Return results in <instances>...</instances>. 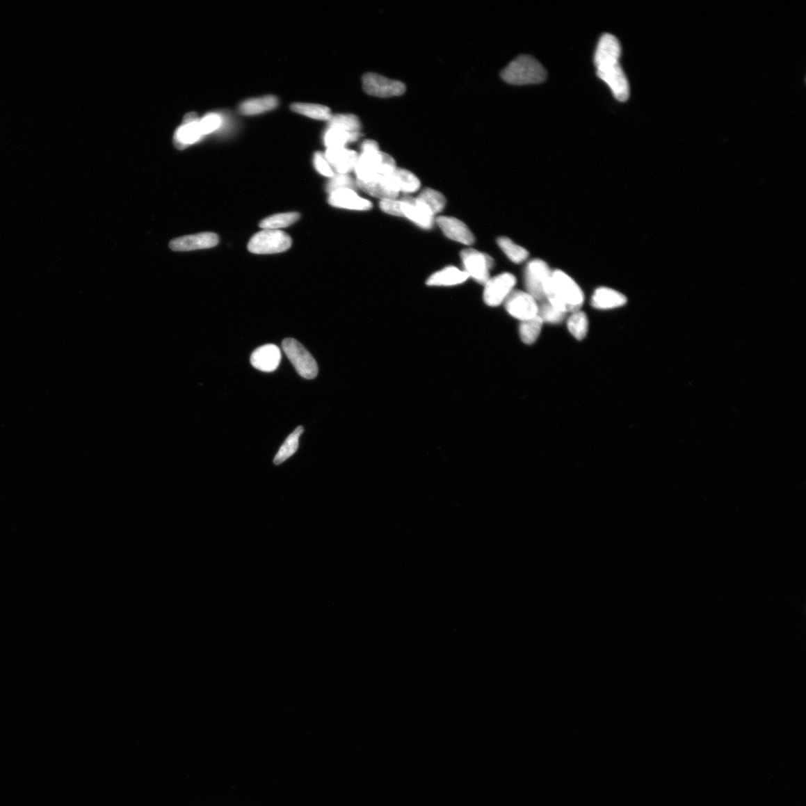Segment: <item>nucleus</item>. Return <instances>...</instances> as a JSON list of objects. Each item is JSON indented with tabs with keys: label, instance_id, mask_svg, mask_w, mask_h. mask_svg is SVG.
I'll return each mask as SVG.
<instances>
[{
	"label": "nucleus",
	"instance_id": "c756f323",
	"mask_svg": "<svg viewBox=\"0 0 806 806\" xmlns=\"http://www.w3.org/2000/svg\"><path fill=\"white\" fill-rule=\"evenodd\" d=\"M543 324V321L538 316L532 319L522 321L519 328L520 339L526 344H534L542 332Z\"/></svg>",
	"mask_w": 806,
	"mask_h": 806
},
{
	"label": "nucleus",
	"instance_id": "f704fd0d",
	"mask_svg": "<svg viewBox=\"0 0 806 806\" xmlns=\"http://www.w3.org/2000/svg\"><path fill=\"white\" fill-rule=\"evenodd\" d=\"M342 189H350L355 191L356 189H358V187H357L356 181L353 180V179L349 175H338V173H337V175H335V176L332 177L331 180L328 182V186H326V191H328L330 195V193L335 191Z\"/></svg>",
	"mask_w": 806,
	"mask_h": 806
},
{
	"label": "nucleus",
	"instance_id": "c85d7f7f",
	"mask_svg": "<svg viewBox=\"0 0 806 806\" xmlns=\"http://www.w3.org/2000/svg\"><path fill=\"white\" fill-rule=\"evenodd\" d=\"M291 110L296 113L319 120H330L332 115L328 107L311 104H293Z\"/></svg>",
	"mask_w": 806,
	"mask_h": 806
},
{
	"label": "nucleus",
	"instance_id": "dca6fc26",
	"mask_svg": "<svg viewBox=\"0 0 806 806\" xmlns=\"http://www.w3.org/2000/svg\"><path fill=\"white\" fill-rule=\"evenodd\" d=\"M282 359L280 349L277 345L266 344L255 350L250 357L251 364L263 372H273L278 369Z\"/></svg>",
	"mask_w": 806,
	"mask_h": 806
},
{
	"label": "nucleus",
	"instance_id": "0eeeda50",
	"mask_svg": "<svg viewBox=\"0 0 806 806\" xmlns=\"http://www.w3.org/2000/svg\"><path fill=\"white\" fill-rule=\"evenodd\" d=\"M461 259L469 277L481 284L490 280V271L494 267V261L487 254L472 248L465 249L461 252Z\"/></svg>",
	"mask_w": 806,
	"mask_h": 806
},
{
	"label": "nucleus",
	"instance_id": "423d86ee",
	"mask_svg": "<svg viewBox=\"0 0 806 806\" xmlns=\"http://www.w3.org/2000/svg\"><path fill=\"white\" fill-rule=\"evenodd\" d=\"M552 271L543 260L535 259L526 265L524 272L526 292L537 302L546 300L545 287Z\"/></svg>",
	"mask_w": 806,
	"mask_h": 806
},
{
	"label": "nucleus",
	"instance_id": "bb28decb",
	"mask_svg": "<svg viewBox=\"0 0 806 806\" xmlns=\"http://www.w3.org/2000/svg\"><path fill=\"white\" fill-rule=\"evenodd\" d=\"M304 428L303 426H298L285 440L282 444L277 456H275L273 463L279 465L287 461L291 456L297 452L299 447V440L301 435L303 433Z\"/></svg>",
	"mask_w": 806,
	"mask_h": 806
},
{
	"label": "nucleus",
	"instance_id": "5701e85b",
	"mask_svg": "<svg viewBox=\"0 0 806 806\" xmlns=\"http://www.w3.org/2000/svg\"><path fill=\"white\" fill-rule=\"evenodd\" d=\"M277 97L268 95L245 100L239 106L241 114L246 116L257 115L270 111L277 107Z\"/></svg>",
	"mask_w": 806,
	"mask_h": 806
},
{
	"label": "nucleus",
	"instance_id": "cd10ccee",
	"mask_svg": "<svg viewBox=\"0 0 806 806\" xmlns=\"http://www.w3.org/2000/svg\"><path fill=\"white\" fill-rule=\"evenodd\" d=\"M300 218L298 212H289L274 214V216L264 219L259 223L263 229L280 230L288 227L297 222Z\"/></svg>",
	"mask_w": 806,
	"mask_h": 806
},
{
	"label": "nucleus",
	"instance_id": "f3484780",
	"mask_svg": "<svg viewBox=\"0 0 806 806\" xmlns=\"http://www.w3.org/2000/svg\"><path fill=\"white\" fill-rule=\"evenodd\" d=\"M329 202L334 207L349 210L367 211L373 207L371 201L360 197L355 191L350 189L332 192L330 195Z\"/></svg>",
	"mask_w": 806,
	"mask_h": 806
},
{
	"label": "nucleus",
	"instance_id": "b1692460",
	"mask_svg": "<svg viewBox=\"0 0 806 806\" xmlns=\"http://www.w3.org/2000/svg\"><path fill=\"white\" fill-rule=\"evenodd\" d=\"M362 132H348L338 129L329 128L325 131L323 141L328 149L342 148L350 143L358 140Z\"/></svg>",
	"mask_w": 806,
	"mask_h": 806
},
{
	"label": "nucleus",
	"instance_id": "20e7f679",
	"mask_svg": "<svg viewBox=\"0 0 806 806\" xmlns=\"http://www.w3.org/2000/svg\"><path fill=\"white\" fill-rule=\"evenodd\" d=\"M292 240L281 230L263 229L254 234L248 243L250 252L259 255L277 254L287 251Z\"/></svg>",
	"mask_w": 806,
	"mask_h": 806
},
{
	"label": "nucleus",
	"instance_id": "f8f14e48",
	"mask_svg": "<svg viewBox=\"0 0 806 806\" xmlns=\"http://www.w3.org/2000/svg\"><path fill=\"white\" fill-rule=\"evenodd\" d=\"M400 202V217L409 219L424 229L433 227L435 217L416 198L405 195Z\"/></svg>",
	"mask_w": 806,
	"mask_h": 806
},
{
	"label": "nucleus",
	"instance_id": "4be33fe9",
	"mask_svg": "<svg viewBox=\"0 0 806 806\" xmlns=\"http://www.w3.org/2000/svg\"><path fill=\"white\" fill-rule=\"evenodd\" d=\"M389 179L394 188L406 195H410L421 188L420 179L413 172L405 169L396 168L389 175Z\"/></svg>",
	"mask_w": 806,
	"mask_h": 806
},
{
	"label": "nucleus",
	"instance_id": "72a5a7b5",
	"mask_svg": "<svg viewBox=\"0 0 806 806\" xmlns=\"http://www.w3.org/2000/svg\"><path fill=\"white\" fill-rule=\"evenodd\" d=\"M566 314V313L558 309L547 300L540 302L538 305V316L543 323L550 324L562 323L565 320Z\"/></svg>",
	"mask_w": 806,
	"mask_h": 806
},
{
	"label": "nucleus",
	"instance_id": "6ab92c4d",
	"mask_svg": "<svg viewBox=\"0 0 806 806\" xmlns=\"http://www.w3.org/2000/svg\"><path fill=\"white\" fill-rule=\"evenodd\" d=\"M355 181L359 189L381 200H396L400 195V193L393 186L389 175L370 182Z\"/></svg>",
	"mask_w": 806,
	"mask_h": 806
},
{
	"label": "nucleus",
	"instance_id": "6e6552de",
	"mask_svg": "<svg viewBox=\"0 0 806 806\" xmlns=\"http://www.w3.org/2000/svg\"><path fill=\"white\" fill-rule=\"evenodd\" d=\"M362 84L366 94L380 98L399 97L406 90L401 81L374 73L366 74L362 78Z\"/></svg>",
	"mask_w": 806,
	"mask_h": 806
},
{
	"label": "nucleus",
	"instance_id": "f03ea898",
	"mask_svg": "<svg viewBox=\"0 0 806 806\" xmlns=\"http://www.w3.org/2000/svg\"><path fill=\"white\" fill-rule=\"evenodd\" d=\"M547 73L534 57L522 55L514 59L502 71L501 78L513 86L536 85L544 83Z\"/></svg>",
	"mask_w": 806,
	"mask_h": 806
},
{
	"label": "nucleus",
	"instance_id": "9d476101",
	"mask_svg": "<svg viewBox=\"0 0 806 806\" xmlns=\"http://www.w3.org/2000/svg\"><path fill=\"white\" fill-rule=\"evenodd\" d=\"M597 75L608 86L617 100L626 102L629 99V81L620 63L597 67Z\"/></svg>",
	"mask_w": 806,
	"mask_h": 806
},
{
	"label": "nucleus",
	"instance_id": "473e14b6",
	"mask_svg": "<svg viewBox=\"0 0 806 806\" xmlns=\"http://www.w3.org/2000/svg\"><path fill=\"white\" fill-rule=\"evenodd\" d=\"M329 128L341 129L348 132H361L362 124L358 117L348 115H332L329 120Z\"/></svg>",
	"mask_w": 806,
	"mask_h": 806
},
{
	"label": "nucleus",
	"instance_id": "2f4dec72",
	"mask_svg": "<svg viewBox=\"0 0 806 806\" xmlns=\"http://www.w3.org/2000/svg\"><path fill=\"white\" fill-rule=\"evenodd\" d=\"M497 243L506 256L514 263H522L526 260L529 257V252L525 248L520 247L519 245L507 237L499 238Z\"/></svg>",
	"mask_w": 806,
	"mask_h": 806
},
{
	"label": "nucleus",
	"instance_id": "7ed1b4c3",
	"mask_svg": "<svg viewBox=\"0 0 806 806\" xmlns=\"http://www.w3.org/2000/svg\"><path fill=\"white\" fill-rule=\"evenodd\" d=\"M396 168L394 158L377 149L362 151L354 171L357 181L370 182L390 175Z\"/></svg>",
	"mask_w": 806,
	"mask_h": 806
},
{
	"label": "nucleus",
	"instance_id": "9b49d317",
	"mask_svg": "<svg viewBox=\"0 0 806 806\" xmlns=\"http://www.w3.org/2000/svg\"><path fill=\"white\" fill-rule=\"evenodd\" d=\"M504 304L507 312L522 322L538 316V303L526 291H513Z\"/></svg>",
	"mask_w": 806,
	"mask_h": 806
},
{
	"label": "nucleus",
	"instance_id": "aec40b11",
	"mask_svg": "<svg viewBox=\"0 0 806 806\" xmlns=\"http://www.w3.org/2000/svg\"><path fill=\"white\" fill-rule=\"evenodd\" d=\"M627 302L624 294L611 289H597L591 298V305L597 309L606 310L621 307Z\"/></svg>",
	"mask_w": 806,
	"mask_h": 806
},
{
	"label": "nucleus",
	"instance_id": "7c9ffc66",
	"mask_svg": "<svg viewBox=\"0 0 806 806\" xmlns=\"http://www.w3.org/2000/svg\"><path fill=\"white\" fill-rule=\"evenodd\" d=\"M567 325L569 332L576 339L581 341L586 338L588 330V320L586 313L580 310L573 312Z\"/></svg>",
	"mask_w": 806,
	"mask_h": 806
},
{
	"label": "nucleus",
	"instance_id": "393cba45",
	"mask_svg": "<svg viewBox=\"0 0 806 806\" xmlns=\"http://www.w3.org/2000/svg\"><path fill=\"white\" fill-rule=\"evenodd\" d=\"M418 202L435 217L442 212L446 206V199L442 193L432 188H425L416 198Z\"/></svg>",
	"mask_w": 806,
	"mask_h": 806
},
{
	"label": "nucleus",
	"instance_id": "c9c22d12",
	"mask_svg": "<svg viewBox=\"0 0 806 806\" xmlns=\"http://www.w3.org/2000/svg\"><path fill=\"white\" fill-rule=\"evenodd\" d=\"M222 124V118L218 114H209L199 120V126L202 136L212 134Z\"/></svg>",
	"mask_w": 806,
	"mask_h": 806
},
{
	"label": "nucleus",
	"instance_id": "f257e3e1",
	"mask_svg": "<svg viewBox=\"0 0 806 806\" xmlns=\"http://www.w3.org/2000/svg\"><path fill=\"white\" fill-rule=\"evenodd\" d=\"M546 300L565 313L579 311L584 293L578 284L562 271H552L545 287Z\"/></svg>",
	"mask_w": 806,
	"mask_h": 806
},
{
	"label": "nucleus",
	"instance_id": "1a4fd4ad",
	"mask_svg": "<svg viewBox=\"0 0 806 806\" xmlns=\"http://www.w3.org/2000/svg\"><path fill=\"white\" fill-rule=\"evenodd\" d=\"M517 280L512 273H504L497 275L485 284L483 299L486 305L496 307L504 303L509 294L514 291Z\"/></svg>",
	"mask_w": 806,
	"mask_h": 806
},
{
	"label": "nucleus",
	"instance_id": "e433bc0d",
	"mask_svg": "<svg viewBox=\"0 0 806 806\" xmlns=\"http://www.w3.org/2000/svg\"><path fill=\"white\" fill-rule=\"evenodd\" d=\"M314 166L316 170L321 173V175L326 177H333L335 176L334 171L326 160L325 155L322 152H316L313 159Z\"/></svg>",
	"mask_w": 806,
	"mask_h": 806
},
{
	"label": "nucleus",
	"instance_id": "a211bd4d",
	"mask_svg": "<svg viewBox=\"0 0 806 806\" xmlns=\"http://www.w3.org/2000/svg\"><path fill=\"white\" fill-rule=\"evenodd\" d=\"M359 154L354 150L342 148L328 149L325 157L338 175H348L354 170Z\"/></svg>",
	"mask_w": 806,
	"mask_h": 806
},
{
	"label": "nucleus",
	"instance_id": "2eb2a0df",
	"mask_svg": "<svg viewBox=\"0 0 806 806\" xmlns=\"http://www.w3.org/2000/svg\"><path fill=\"white\" fill-rule=\"evenodd\" d=\"M436 223L448 239L465 245L474 243L476 239L473 232L462 220L452 217L441 216L437 218Z\"/></svg>",
	"mask_w": 806,
	"mask_h": 806
},
{
	"label": "nucleus",
	"instance_id": "4468645a",
	"mask_svg": "<svg viewBox=\"0 0 806 806\" xmlns=\"http://www.w3.org/2000/svg\"><path fill=\"white\" fill-rule=\"evenodd\" d=\"M622 48L618 39L611 34H604L599 40L595 55L596 68L620 63Z\"/></svg>",
	"mask_w": 806,
	"mask_h": 806
},
{
	"label": "nucleus",
	"instance_id": "ddd939ff",
	"mask_svg": "<svg viewBox=\"0 0 806 806\" xmlns=\"http://www.w3.org/2000/svg\"><path fill=\"white\" fill-rule=\"evenodd\" d=\"M218 242V234L204 232L172 240L170 243V248L172 250L177 252L193 251L214 248L217 246Z\"/></svg>",
	"mask_w": 806,
	"mask_h": 806
},
{
	"label": "nucleus",
	"instance_id": "412c9836",
	"mask_svg": "<svg viewBox=\"0 0 806 806\" xmlns=\"http://www.w3.org/2000/svg\"><path fill=\"white\" fill-rule=\"evenodd\" d=\"M468 278L465 271L451 266L433 273L426 280V284L428 287H454L465 282Z\"/></svg>",
	"mask_w": 806,
	"mask_h": 806
},
{
	"label": "nucleus",
	"instance_id": "a878e982",
	"mask_svg": "<svg viewBox=\"0 0 806 806\" xmlns=\"http://www.w3.org/2000/svg\"><path fill=\"white\" fill-rule=\"evenodd\" d=\"M202 136L199 120L191 118L179 128L175 139L178 145L187 146L195 144Z\"/></svg>",
	"mask_w": 806,
	"mask_h": 806
},
{
	"label": "nucleus",
	"instance_id": "39448f33",
	"mask_svg": "<svg viewBox=\"0 0 806 806\" xmlns=\"http://www.w3.org/2000/svg\"><path fill=\"white\" fill-rule=\"evenodd\" d=\"M282 350L296 371L306 380H313L319 374V365L312 355L298 341L287 339L282 341Z\"/></svg>",
	"mask_w": 806,
	"mask_h": 806
}]
</instances>
